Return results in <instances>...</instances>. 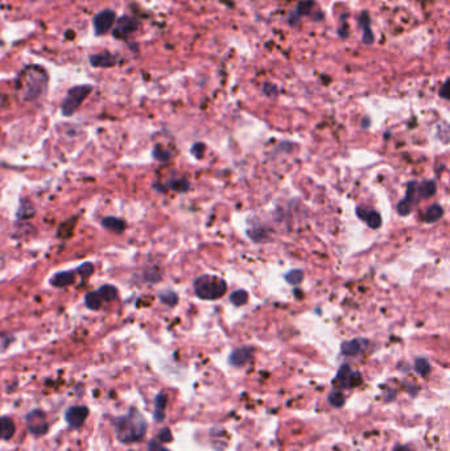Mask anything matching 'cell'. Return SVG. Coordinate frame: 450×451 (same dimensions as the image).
Segmentation results:
<instances>
[{"label": "cell", "instance_id": "obj_1", "mask_svg": "<svg viewBox=\"0 0 450 451\" xmlns=\"http://www.w3.org/2000/svg\"><path fill=\"white\" fill-rule=\"evenodd\" d=\"M48 83V71L39 65H29L19 73L15 81V87L23 102H33L45 95Z\"/></svg>", "mask_w": 450, "mask_h": 451}, {"label": "cell", "instance_id": "obj_2", "mask_svg": "<svg viewBox=\"0 0 450 451\" xmlns=\"http://www.w3.org/2000/svg\"><path fill=\"white\" fill-rule=\"evenodd\" d=\"M116 438L122 444H136L144 438L147 432V422L144 417L132 409L126 416L118 417L114 422Z\"/></svg>", "mask_w": 450, "mask_h": 451}, {"label": "cell", "instance_id": "obj_3", "mask_svg": "<svg viewBox=\"0 0 450 451\" xmlns=\"http://www.w3.org/2000/svg\"><path fill=\"white\" fill-rule=\"evenodd\" d=\"M194 292L201 300L214 301L222 298L227 292V284L224 278L214 274H202L194 281Z\"/></svg>", "mask_w": 450, "mask_h": 451}, {"label": "cell", "instance_id": "obj_4", "mask_svg": "<svg viewBox=\"0 0 450 451\" xmlns=\"http://www.w3.org/2000/svg\"><path fill=\"white\" fill-rule=\"evenodd\" d=\"M92 91L91 85H78L73 86L68 90L65 98L62 100L61 112L62 115L72 116L78 111V108L81 107V104L85 102V99L89 97Z\"/></svg>", "mask_w": 450, "mask_h": 451}, {"label": "cell", "instance_id": "obj_5", "mask_svg": "<svg viewBox=\"0 0 450 451\" xmlns=\"http://www.w3.org/2000/svg\"><path fill=\"white\" fill-rule=\"evenodd\" d=\"M139 29V21L132 16L123 15L115 20V25L112 28V36L115 39L127 40Z\"/></svg>", "mask_w": 450, "mask_h": 451}, {"label": "cell", "instance_id": "obj_6", "mask_svg": "<svg viewBox=\"0 0 450 451\" xmlns=\"http://www.w3.org/2000/svg\"><path fill=\"white\" fill-rule=\"evenodd\" d=\"M116 13L112 9H102L92 19V27L96 36L107 35L115 25Z\"/></svg>", "mask_w": 450, "mask_h": 451}, {"label": "cell", "instance_id": "obj_7", "mask_svg": "<svg viewBox=\"0 0 450 451\" xmlns=\"http://www.w3.org/2000/svg\"><path fill=\"white\" fill-rule=\"evenodd\" d=\"M334 383L341 388L345 389H351L358 387L362 383V376L358 371H354L349 364H343L339 368L337 378L334 379Z\"/></svg>", "mask_w": 450, "mask_h": 451}, {"label": "cell", "instance_id": "obj_8", "mask_svg": "<svg viewBox=\"0 0 450 451\" xmlns=\"http://www.w3.org/2000/svg\"><path fill=\"white\" fill-rule=\"evenodd\" d=\"M25 421H27L28 430H29L31 434H33V436L36 437L44 436V434L48 432L49 424H48L45 413H44L43 410H39V409L32 410V412H29L27 414Z\"/></svg>", "mask_w": 450, "mask_h": 451}, {"label": "cell", "instance_id": "obj_9", "mask_svg": "<svg viewBox=\"0 0 450 451\" xmlns=\"http://www.w3.org/2000/svg\"><path fill=\"white\" fill-rule=\"evenodd\" d=\"M89 417V409L79 405V406H70L65 413V420L70 428L79 429L85 424L86 418Z\"/></svg>", "mask_w": 450, "mask_h": 451}, {"label": "cell", "instance_id": "obj_10", "mask_svg": "<svg viewBox=\"0 0 450 451\" xmlns=\"http://www.w3.org/2000/svg\"><path fill=\"white\" fill-rule=\"evenodd\" d=\"M416 185H417V182L412 181L408 184L407 186V195H405L404 199H401L397 204V212L400 214V215L405 216L408 215L409 212L412 211V208L415 206L416 202H419V195H417V192H416Z\"/></svg>", "mask_w": 450, "mask_h": 451}, {"label": "cell", "instance_id": "obj_11", "mask_svg": "<svg viewBox=\"0 0 450 451\" xmlns=\"http://www.w3.org/2000/svg\"><path fill=\"white\" fill-rule=\"evenodd\" d=\"M314 5L315 3L313 0H301L297 4L296 9L288 16L289 25H296L302 16H313L314 17Z\"/></svg>", "mask_w": 450, "mask_h": 451}, {"label": "cell", "instance_id": "obj_12", "mask_svg": "<svg viewBox=\"0 0 450 451\" xmlns=\"http://www.w3.org/2000/svg\"><path fill=\"white\" fill-rule=\"evenodd\" d=\"M90 65L92 67H100V69H106V67H112L118 64V57L111 52H102V53L91 54L89 57Z\"/></svg>", "mask_w": 450, "mask_h": 451}, {"label": "cell", "instance_id": "obj_13", "mask_svg": "<svg viewBox=\"0 0 450 451\" xmlns=\"http://www.w3.org/2000/svg\"><path fill=\"white\" fill-rule=\"evenodd\" d=\"M77 270H62L58 272L50 278V284L54 288H68V286L73 285L75 280H77Z\"/></svg>", "mask_w": 450, "mask_h": 451}, {"label": "cell", "instance_id": "obj_14", "mask_svg": "<svg viewBox=\"0 0 450 451\" xmlns=\"http://www.w3.org/2000/svg\"><path fill=\"white\" fill-rule=\"evenodd\" d=\"M252 355H254V348L252 347H248V346L239 347L232 351V354L228 358V362L232 367H243L250 362Z\"/></svg>", "mask_w": 450, "mask_h": 451}, {"label": "cell", "instance_id": "obj_15", "mask_svg": "<svg viewBox=\"0 0 450 451\" xmlns=\"http://www.w3.org/2000/svg\"><path fill=\"white\" fill-rule=\"evenodd\" d=\"M357 215L359 219L369 224V227L376 230L381 226V216L380 214L375 210H370L366 207H357Z\"/></svg>", "mask_w": 450, "mask_h": 451}, {"label": "cell", "instance_id": "obj_16", "mask_svg": "<svg viewBox=\"0 0 450 451\" xmlns=\"http://www.w3.org/2000/svg\"><path fill=\"white\" fill-rule=\"evenodd\" d=\"M359 25L362 28V41L367 45H371L375 40V36L371 31V19L367 11H363L359 16Z\"/></svg>", "mask_w": 450, "mask_h": 451}, {"label": "cell", "instance_id": "obj_17", "mask_svg": "<svg viewBox=\"0 0 450 451\" xmlns=\"http://www.w3.org/2000/svg\"><path fill=\"white\" fill-rule=\"evenodd\" d=\"M366 346H367V340H365V339L347 340V342H343L342 343V346H341V351H342L343 355H347V356H355V355L361 354L362 351L366 348Z\"/></svg>", "mask_w": 450, "mask_h": 451}, {"label": "cell", "instance_id": "obj_18", "mask_svg": "<svg viewBox=\"0 0 450 451\" xmlns=\"http://www.w3.org/2000/svg\"><path fill=\"white\" fill-rule=\"evenodd\" d=\"M15 422L9 417H0V441L11 440L15 436Z\"/></svg>", "mask_w": 450, "mask_h": 451}, {"label": "cell", "instance_id": "obj_19", "mask_svg": "<svg viewBox=\"0 0 450 451\" xmlns=\"http://www.w3.org/2000/svg\"><path fill=\"white\" fill-rule=\"evenodd\" d=\"M102 226L114 234H122L126 230V222L116 216H106L102 219Z\"/></svg>", "mask_w": 450, "mask_h": 451}, {"label": "cell", "instance_id": "obj_20", "mask_svg": "<svg viewBox=\"0 0 450 451\" xmlns=\"http://www.w3.org/2000/svg\"><path fill=\"white\" fill-rule=\"evenodd\" d=\"M166 402H168V397H166L165 393H160L156 396L154 398V420L160 422V421L164 420V417H165V406Z\"/></svg>", "mask_w": 450, "mask_h": 451}, {"label": "cell", "instance_id": "obj_21", "mask_svg": "<svg viewBox=\"0 0 450 451\" xmlns=\"http://www.w3.org/2000/svg\"><path fill=\"white\" fill-rule=\"evenodd\" d=\"M436 190H437V186H436L435 181H424L423 184L416 185V192H417L420 200L432 197L436 193Z\"/></svg>", "mask_w": 450, "mask_h": 451}, {"label": "cell", "instance_id": "obj_22", "mask_svg": "<svg viewBox=\"0 0 450 451\" xmlns=\"http://www.w3.org/2000/svg\"><path fill=\"white\" fill-rule=\"evenodd\" d=\"M444 215V208L441 204H432L431 207L428 208L425 215H424V220L427 223H436L437 220H440Z\"/></svg>", "mask_w": 450, "mask_h": 451}, {"label": "cell", "instance_id": "obj_23", "mask_svg": "<svg viewBox=\"0 0 450 451\" xmlns=\"http://www.w3.org/2000/svg\"><path fill=\"white\" fill-rule=\"evenodd\" d=\"M85 305L90 310H99L103 305V300L100 298L98 290L96 292H90L85 296Z\"/></svg>", "mask_w": 450, "mask_h": 451}, {"label": "cell", "instance_id": "obj_24", "mask_svg": "<svg viewBox=\"0 0 450 451\" xmlns=\"http://www.w3.org/2000/svg\"><path fill=\"white\" fill-rule=\"evenodd\" d=\"M98 293L103 302H111L118 298V289L114 285H102L98 289Z\"/></svg>", "mask_w": 450, "mask_h": 451}, {"label": "cell", "instance_id": "obj_25", "mask_svg": "<svg viewBox=\"0 0 450 451\" xmlns=\"http://www.w3.org/2000/svg\"><path fill=\"white\" fill-rule=\"evenodd\" d=\"M166 186L169 188L170 190H173V192H177V193H185V192H188L189 190V181L186 178H176V180H170Z\"/></svg>", "mask_w": 450, "mask_h": 451}, {"label": "cell", "instance_id": "obj_26", "mask_svg": "<svg viewBox=\"0 0 450 451\" xmlns=\"http://www.w3.org/2000/svg\"><path fill=\"white\" fill-rule=\"evenodd\" d=\"M230 302L235 306H243L248 302V293L243 289L235 290L230 294Z\"/></svg>", "mask_w": 450, "mask_h": 451}, {"label": "cell", "instance_id": "obj_27", "mask_svg": "<svg viewBox=\"0 0 450 451\" xmlns=\"http://www.w3.org/2000/svg\"><path fill=\"white\" fill-rule=\"evenodd\" d=\"M33 215H35V208H33L31 202L24 199L20 204L19 211H17V218L19 219H29Z\"/></svg>", "mask_w": 450, "mask_h": 451}, {"label": "cell", "instance_id": "obj_28", "mask_svg": "<svg viewBox=\"0 0 450 451\" xmlns=\"http://www.w3.org/2000/svg\"><path fill=\"white\" fill-rule=\"evenodd\" d=\"M285 281L291 284V285H299L302 282V278H304V272L301 269H292L289 270L288 273L284 276Z\"/></svg>", "mask_w": 450, "mask_h": 451}, {"label": "cell", "instance_id": "obj_29", "mask_svg": "<svg viewBox=\"0 0 450 451\" xmlns=\"http://www.w3.org/2000/svg\"><path fill=\"white\" fill-rule=\"evenodd\" d=\"M158 300L161 301L162 304L168 305V306H174V305L178 302V297L177 294L172 292V290H164V292H160L158 293Z\"/></svg>", "mask_w": 450, "mask_h": 451}, {"label": "cell", "instance_id": "obj_30", "mask_svg": "<svg viewBox=\"0 0 450 451\" xmlns=\"http://www.w3.org/2000/svg\"><path fill=\"white\" fill-rule=\"evenodd\" d=\"M415 370L416 372L421 375V376H427V375L431 372V363L428 362L425 358L416 359Z\"/></svg>", "mask_w": 450, "mask_h": 451}, {"label": "cell", "instance_id": "obj_31", "mask_svg": "<svg viewBox=\"0 0 450 451\" xmlns=\"http://www.w3.org/2000/svg\"><path fill=\"white\" fill-rule=\"evenodd\" d=\"M329 402H330L334 408H341L345 404V396H343L342 392H339V390H333L330 394H329Z\"/></svg>", "mask_w": 450, "mask_h": 451}, {"label": "cell", "instance_id": "obj_32", "mask_svg": "<svg viewBox=\"0 0 450 451\" xmlns=\"http://www.w3.org/2000/svg\"><path fill=\"white\" fill-rule=\"evenodd\" d=\"M78 276H81L83 278H89L92 273H94V264L92 262H83L81 265L75 268Z\"/></svg>", "mask_w": 450, "mask_h": 451}, {"label": "cell", "instance_id": "obj_33", "mask_svg": "<svg viewBox=\"0 0 450 451\" xmlns=\"http://www.w3.org/2000/svg\"><path fill=\"white\" fill-rule=\"evenodd\" d=\"M153 157L156 158L157 161L165 162L170 158V153L168 152V150L162 149L160 145H157V147H154V149H153Z\"/></svg>", "mask_w": 450, "mask_h": 451}, {"label": "cell", "instance_id": "obj_34", "mask_svg": "<svg viewBox=\"0 0 450 451\" xmlns=\"http://www.w3.org/2000/svg\"><path fill=\"white\" fill-rule=\"evenodd\" d=\"M160 277H161V273H160V272H157V269H156V268H150V270H147V272H146V280H147V281L156 282V281H158V280H160Z\"/></svg>", "mask_w": 450, "mask_h": 451}, {"label": "cell", "instance_id": "obj_35", "mask_svg": "<svg viewBox=\"0 0 450 451\" xmlns=\"http://www.w3.org/2000/svg\"><path fill=\"white\" fill-rule=\"evenodd\" d=\"M204 150H205V145L202 143L194 144V145H193V148H192L193 154H194V156H196V157H198V158L202 157V154H204Z\"/></svg>", "mask_w": 450, "mask_h": 451}, {"label": "cell", "instance_id": "obj_36", "mask_svg": "<svg viewBox=\"0 0 450 451\" xmlns=\"http://www.w3.org/2000/svg\"><path fill=\"white\" fill-rule=\"evenodd\" d=\"M263 91H264V94L268 95V97H275L277 94L276 87L273 85H270V83H266V85L263 86Z\"/></svg>", "mask_w": 450, "mask_h": 451}, {"label": "cell", "instance_id": "obj_37", "mask_svg": "<svg viewBox=\"0 0 450 451\" xmlns=\"http://www.w3.org/2000/svg\"><path fill=\"white\" fill-rule=\"evenodd\" d=\"M158 440L161 442H169L172 440V434H170L169 429H162L160 434H158Z\"/></svg>", "mask_w": 450, "mask_h": 451}, {"label": "cell", "instance_id": "obj_38", "mask_svg": "<svg viewBox=\"0 0 450 451\" xmlns=\"http://www.w3.org/2000/svg\"><path fill=\"white\" fill-rule=\"evenodd\" d=\"M148 449H150V451H169V450H166V449L162 448L161 445L157 444L156 441H152V442L148 445Z\"/></svg>", "mask_w": 450, "mask_h": 451}, {"label": "cell", "instance_id": "obj_39", "mask_svg": "<svg viewBox=\"0 0 450 451\" xmlns=\"http://www.w3.org/2000/svg\"><path fill=\"white\" fill-rule=\"evenodd\" d=\"M439 95L441 98H444V99H448V81H445V83H444L443 85V89L440 90V93H439Z\"/></svg>", "mask_w": 450, "mask_h": 451}, {"label": "cell", "instance_id": "obj_40", "mask_svg": "<svg viewBox=\"0 0 450 451\" xmlns=\"http://www.w3.org/2000/svg\"><path fill=\"white\" fill-rule=\"evenodd\" d=\"M393 451H411V449L408 448V446H397Z\"/></svg>", "mask_w": 450, "mask_h": 451}]
</instances>
